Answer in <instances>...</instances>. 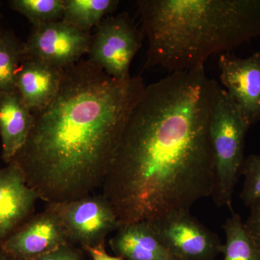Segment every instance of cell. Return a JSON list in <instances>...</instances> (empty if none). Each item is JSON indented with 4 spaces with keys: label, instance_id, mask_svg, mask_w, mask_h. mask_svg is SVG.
<instances>
[{
    "label": "cell",
    "instance_id": "e0dca14e",
    "mask_svg": "<svg viewBox=\"0 0 260 260\" xmlns=\"http://www.w3.org/2000/svg\"><path fill=\"white\" fill-rule=\"evenodd\" d=\"M223 229L226 239L223 260H260V249L248 236L239 214L227 219Z\"/></svg>",
    "mask_w": 260,
    "mask_h": 260
},
{
    "label": "cell",
    "instance_id": "8fae6325",
    "mask_svg": "<svg viewBox=\"0 0 260 260\" xmlns=\"http://www.w3.org/2000/svg\"><path fill=\"white\" fill-rule=\"evenodd\" d=\"M38 199L18 162L0 169V244L32 216Z\"/></svg>",
    "mask_w": 260,
    "mask_h": 260
},
{
    "label": "cell",
    "instance_id": "30bf717a",
    "mask_svg": "<svg viewBox=\"0 0 260 260\" xmlns=\"http://www.w3.org/2000/svg\"><path fill=\"white\" fill-rule=\"evenodd\" d=\"M218 67L225 91L250 127L260 120V51L245 59L220 54Z\"/></svg>",
    "mask_w": 260,
    "mask_h": 260
},
{
    "label": "cell",
    "instance_id": "7402d4cb",
    "mask_svg": "<svg viewBox=\"0 0 260 260\" xmlns=\"http://www.w3.org/2000/svg\"><path fill=\"white\" fill-rule=\"evenodd\" d=\"M85 251L90 254L93 260H124L117 256H111L107 254L105 245L96 246V247L88 248Z\"/></svg>",
    "mask_w": 260,
    "mask_h": 260
},
{
    "label": "cell",
    "instance_id": "7a4b0ae2",
    "mask_svg": "<svg viewBox=\"0 0 260 260\" xmlns=\"http://www.w3.org/2000/svg\"><path fill=\"white\" fill-rule=\"evenodd\" d=\"M145 88L140 77L115 79L89 59L63 70L59 91L34 113L26 143L13 160L40 199L67 203L102 186Z\"/></svg>",
    "mask_w": 260,
    "mask_h": 260
},
{
    "label": "cell",
    "instance_id": "ba28073f",
    "mask_svg": "<svg viewBox=\"0 0 260 260\" xmlns=\"http://www.w3.org/2000/svg\"><path fill=\"white\" fill-rule=\"evenodd\" d=\"M91 39V32L62 20L34 25L24 43V58L39 59L64 70L88 54Z\"/></svg>",
    "mask_w": 260,
    "mask_h": 260
},
{
    "label": "cell",
    "instance_id": "8992f818",
    "mask_svg": "<svg viewBox=\"0 0 260 260\" xmlns=\"http://www.w3.org/2000/svg\"><path fill=\"white\" fill-rule=\"evenodd\" d=\"M49 204L62 220L70 244H79L84 250L105 245L107 236L121 226L112 205L103 194Z\"/></svg>",
    "mask_w": 260,
    "mask_h": 260
},
{
    "label": "cell",
    "instance_id": "4fadbf2b",
    "mask_svg": "<svg viewBox=\"0 0 260 260\" xmlns=\"http://www.w3.org/2000/svg\"><path fill=\"white\" fill-rule=\"evenodd\" d=\"M109 244L116 256L124 260H179L162 244L147 220L121 225Z\"/></svg>",
    "mask_w": 260,
    "mask_h": 260
},
{
    "label": "cell",
    "instance_id": "52a82bcc",
    "mask_svg": "<svg viewBox=\"0 0 260 260\" xmlns=\"http://www.w3.org/2000/svg\"><path fill=\"white\" fill-rule=\"evenodd\" d=\"M150 222L162 244L179 260H214L223 244L189 213L173 212Z\"/></svg>",
    "mask_w": 260,
    "mask_h": 260
},
{
    "label": "cell",
    "instance_id": "d6986e66",
    "mask_svg": "<svg viewBox=\"0 0 260 260\" xmlns=\"http://www.w3.org/2000/svg\"><path fill=\"white\" fill-rule=\"evenodd\" d=\"M241 174L245 177L240 197L244 204L250 207L260 200V155H251L245 158Z\"/></svg>",
    "mask_w": 260,
    "mask_h": 260
},
{
    "label": "cell",
    "instance_id": "ac0fdd59",
    "mask_svg": "<svg viewBox=\"0 0 260 260\" xmlns=\"http://www.w3.org/2000/svg\"><path fill=\"white\" fill-rule=\"evenodd\" d=\"M64 0H12V9L24 15L34 25L61 20Z\"/></svg>",
    "mask_w": 260,
    "mask_h": 260
},
{
    "label": "cell",
    "instance_id": "5b68a950",
    "mask_svg": "<svg viewBox=\"0 0 260 260\" xmlns=\"http://www.w3.org/2000/svg\"><path fill=\"white\" fill-rule=\"evenodd\" d=\"M143 36L128 13L107 16L95 26L88 59L115 79H129L130 65L142 47Z\"/></svg>",
    "mask_w": 260,
    "mask_h": 260
},
{
    "label": "cell",
    "instance_id": "6da1fadb",
    "mask_svg": "<svg viewBox=\"0 0 260 260\" xmlns=\"http://www.w3.org/2000/svg\"><path fill=\"white\" fill-rule=\"evenodd\" d=\"M220 88L205 66L170 73L146 86L102 185L121 225L189 210L213 196L210 123Z\"/></svg>",
    "mask_w": 260,
    "mask_h": 260
},
{
    "label": "cell",
    "instance_id": "9a60e30c",
    "mask_svg": "<svg viewBox=\"0 0 260 260\" xmlns=\"http://www.w3.org/2000/svg\"><path fill=\"white\" fill-rule=\"evenodd\" d=\"M119 3V0H64L62 20L90 32L117 9Z\"/></svg>",
    "mask_w": 260,
    "mask_h": 260
},
{
    "label": "cell",
    "instance_id": "3957f363",
    "mask_svg": "<svg viewBox=\"0 0 260 260\" xmlns=\"http://www.w3.org/2000/svg\"><path fill=\"white\" fill-rule=\"evenodd\" d=\"M137 5L148 42L145 68L195 69L210 56L260 37V0H139Z\"/></svg>",
    "mask_w": 260,
    "mask_h": 260
},
{
    "label": "cell",
    "instance_id": "44dd1931",
    "mask_svg": "<svg viewBox=\"0 0 260 260\" xmlns=\"http://www.w3.org/2000/svg\"><path fill=\"white\" fill-rule=\"evenodd\" d=\"M250 209L244 228L251 241L260 249V200L251 205Z\"/></svg>",
    "mask_w": 260,
    "mask_h": 260
},
{
    "label": "cell",
    "instance_id": "9c48e42d",
    "mask_svg": "<svg viewBox=\"0 0 260 260\" xmlns=\"http://www.w3.org/2000/svg\"><path fill=\"white\" fill-rule=\"evenodd\" d=\"M69 243L59 214L47 203L44 211L32 215L0 244V248L15 260H30Z\"/></svg>",
    "mask_w": 260,
    "mask_h": 260
},
{
    "label": "cell",
    "instance_id": "ffe728a7",
    "mask_svg": "<svg viewBox=\"0 0 260 260\" xmlns=\"http://www.w3.org/2000/svg\"><path fill=\"white\" fill-rule=\"evenodd\" d=\"M30 260H85V256L83 251L69 243L50 252Z\"/></svg>",
    "mask_w": 260,
    "mask_h": 260
},
{
    "label": "cell",
    "instance_id": "5bb4252c",
    "mask_svg": "<svg viewBox=\"0 0 260 260\" xmlns=\"http://www.w3.org/2000/svg\"><path fill=\"white\" fill-rule=\"evenodd\" d=\"M34 114L16 90L0 93V136L2 158L10 164L26 143L32 125Z\"/></svg>",
    "mask_w": 260,
    "mask_h": 260
},
{
    "label": "cell",
    "instance_id": "2e32d148",
    "mask_svg": "<svg viewBox=\"0 0 260 260\" xmlns=\"http://www.w3.org/2000/svg\"><path fill=\"white\" fill-rule=\"evenodd\" d=\"M24 43L0 29V93L16 90L17 75L24 59Z\"/></svg>",
    "mask_w": 260,
    "mask_h": 260
},
{
    "label": "cell",
    "instance_id": "7c38bea8",
    "mask_svg": "<svg viewBox=\"0 0 260 260\" xmlns=\"http://www.w3.org/2000/svg\"><path fill=\"white\" fill-rule=\"evenodd\" d=\"M63 70L31 58H24L17 75L16 90L34 113L47 107L59 91Z\"/></svg>",
    "mask_w": 260,
    "mask_h": 260
},
{
    "label": "cell",
    "instance_id": "603a6c76",
    "mask_svg": "<svg viewBox=\"0 0 260 260\" xmlns=\"http://www.w3.org/2000/svg\"><path fill=\"white\" fill-rule=\"evenodd\" d=\"M0 260H15L0 248Z\"/></svg>",
    "mask_w": 260,
    "mask_h": 260
},
{
    "label": "cell",
    "instance_id": "277c9868",
    "mask_svg": "<svg viewBox=\"0 0 260 260\" xmlns=\"http://www.w3.org/2000/svg\"><path fill=\"white\" fill-rule=\"evenodd\" d=\"M249 128L225 89L220 87L210 123L215 173L213 197L218 207L232 210L233 194L245 160L244 141Z\"/></svg>",
    "mask_w": 260,
    "mask_h": 260
}]
</instances>
